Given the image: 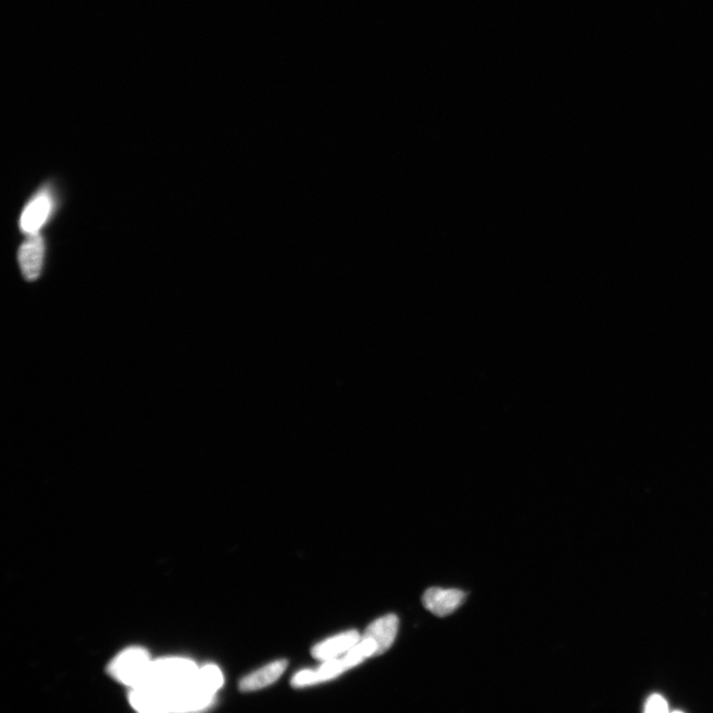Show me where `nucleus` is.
Wrapping results in <instances>:
<instances>
[{
  "instance_id": "1",
  "label": "nucleus",
  "mask_w": 713,
  "mask_h": 713,
  "mask_svg": "<svg viewBox=\"0 0 713 713\" xmlns=\"http://www.w3.org/2000/svg\"><path fill=\"white\" fill-rule=\"evenodd\" d=\"M199 668L192 660L178 657L156 660L142 686L164 691L183 689L190 686Z\"/></svg>"
},
{
  "instance_id": "2",
  "label": "nucleus",
  "mask_w": 713,
  "mask_h": 713,
  "mask_svg": "<svg viewBox=\"0 0 713 713\" xmlns=\"http://www.w3.org/2000/svg\"><path fill=\"white\" fill-rule=\"evenodd\" d=\"M153 661L145 649L133 647L119 653L111 661L108 670L116 680L135 689L146 682Z\"/></svg>"
},
{
  "instance_id": "3",
  "label": "nucleus",
  "mask_w": 713,
  "mask_h": 713,
  "mask_svg": "<svg viewBox=\"0 0 713 713\" xmlns=\"http://www.w3.org/2000/svg\"><path fill=\"white\" fill-rule=\"evenodd\" d=\"M466 599V594L456 588H430L422 597V603L436 616L445 617L452 614L461 606Z\"/></svg>"
},
{
  "instance_id": "4",
  "label": "nucleus",
  "mask_w": 713,
  "mask_h": 713,
  "mask_svg": "<svg viewBox=\"0 0 713 713\" xmlns=\"http://www.w3.org/2000/svg\"><path fill=\"white\" fill-rule=\"evenodd\" d=\"M45 244L39 233L30 236L18 250V262L27 280H35L41 274Z\"/></svg>"
},
{
  "instance_id": "5",
  "label": "nucleus",
  "mask_w": 713,
  "mask_h": 713,
  "mask_svg": "<svg viewBox=\"0 0 713 713\" xmlns=\"http://www.w3.org/2000/svg\"><path fill=\"white\" fill-rule=\"evenodd\" d=\"M53 209L50 194L46 192L39 193L27 204L21 219V230L32 236L41 229L48 219Z\"/></svg>"
},
{
  "instance_id": "6",
  "label": "nucleus",
  "mask_w": 713,
  "mask_h": 713,
  "mask_svg": "<svg viewBox=\"0 0 713 713\" xmlns=\"http://www.w3.org/2000/svg\"><path fill=\"white\" fill-rule=\"evenodd\" d=\"M399 631V618L396 614H388L373 622L365 631L363 638L372 640L377 646V656L386 653L393 642Z\"/></svg>"
},
{
  "instance_id": "7",
  "label": "nucleus",
  "mask_w": 713,
  "mask_h": 713,
  "mask_svg": "<svg viewBox=\"0 0 713 713\" xmlns=\"http://www.w3.org/2000/svg\"><path fill=\"white\" fill-rule=\"evenodd\" d=\"M362 636L356 631H349L338 634L330 640L316 644L312 649V655L316 660L325 662L338 658L361 640Z\"/></svg>"
},
{
  "instance_id": "8",
  "label": "nucleus",
  "mask_w": 713,
  "mask_h": 713,
  "mask_svg": "<svg viewBox=\"0 0 713 713\" xmlns=\"http://www.w3.org/2000/svg\"><path fill=\"white\" fill-rule=\"evenodd\" d=\"M288 667L287 660H279L271 663L265 667L253 672L244 677L239 683V688L242 692H254L264 689L270 684L275 683Z\"/></svg>"
},
{
  "instance_id": "9",
  "label": "nucleus",
  "mask_w": 713,
  "mask_h": 713,
  "mask_svg": "<svg viewBox=\"0 0 713 713\" xmlns=\"http://www.w3.org/2000/svg\"><path fill=\"white\" fill-rule=\"evenodd\" d=\"M224 678L218 666L210 664L200 667L193 681L196 691L206 697L215 698L218 691L223 686Z\"/></svg>"
},
{
  "instance_id": "10",
  "label": "nucleus",
  "mask_w": 713,
  "mask_h": 713,
  "mask_svg": "<svg viewBox=\"0 0 713 713\" xmlns=\"http://www.w3.org/2000/svg\"><path fill=\"white\" fill-rule=\"evenodd\" d=\"M645 711L649 713L667 712L668 703L663 697L659 696V694H654V696L650 697L649 700H647Z\"/></svg>"
}]
</instances>
